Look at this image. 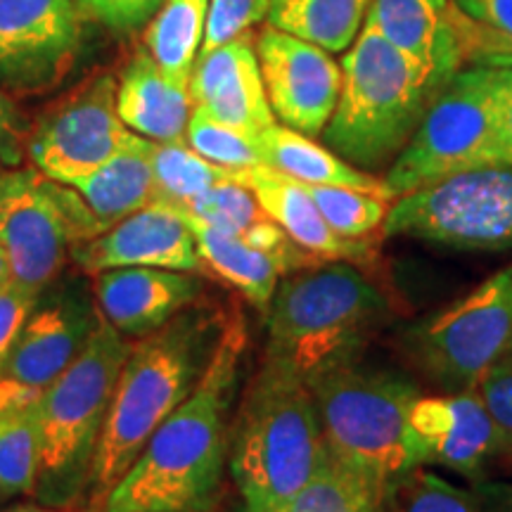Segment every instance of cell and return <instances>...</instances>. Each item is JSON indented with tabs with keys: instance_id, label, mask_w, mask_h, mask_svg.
Returning a JSON list of instances; mask_svg holds the SVG:
<instances>
[{
	"instance_id": "obj_1",
	"label": "cell",
	"mask_w": 512,
	"mask_h": 512,
	"mask_svg": "<svg viewBox=\"0 0 512 512\" xmlns=\"http://www.w3.org/2000/svg\"><path fill=\"white\" fill-rule=\"evenodd\" d=\"M247 328L228 318L197 387L166 418L131 470L105 501V510L207 512L226 465L228 413L238 392Z\"/></svg>"
},
{
	"instance_id": "obj_2",
	"label": "cell",
	"mask_w": 512,
	"mask_h": 512,
	"mask_svg": "<svg viewBox=\"0 0 512 512\" xmlns=\"http://www.w3.org/2000/svg\"><path fill=\"white\" fill-rule=\"evenodd\" d=\"M226 323L221 309L195 302L164 328L131 344L93 463V508L105 510L110 491L140 458L157 427L192 394Z\"/></svg>"
},
{
	"instance_id": "obj_3",
	"label": "cell",
	"mask_w": 512,
	"mask_h": 512,
	"mask_svg": "<svg viewBox=\"0 0 512 512\" xmlns=\"http://www.w3.org/2000/svg\"><path fill=\"white\" fill-rule=\"evenodd\" d=\"M330 460L306 380L266 358L235 418L230 472L247 512H266L302 491Z\"/></svg>"
},
{
	"instance_id": "obj_4",
	"label": "cell",
	"mask_w": 512,
	"mask_h": 512,
	"mask_svg": "<svg viewBox=\"0 0 512 512\" xmlns=\"http://www.w3.org/2000/svg\"><path fill=\"white\" fill-rule=\"evenodd\" d=\"M342 91L323 128V143L358 169L389 166L448 79L411 60L377 31L363 27L342 53Z\"/></svg>"
},
{
	"instance_id": "obj_5",
	"label": "cell",
	"mask_w": 512,
	"mask_h": 512,
	"mask_svg": "<svg viewBox=\"0 0 512 512\" xmlns=\"http://www.w3.org/2000/svg\"><path fill=\"white\" fill-rule=\"evenodd\" d=\"M316 401L330 458L380 501L384 489L413 470L408 411L422 394L401 370L356 354L306 380Z\"/></svg>"
},
{
	"instance_id": "obj_6",
	"label": "cell",
	"mask_w": 512,
	"mask_h": 512,
	"mask_svg": "<svg viewBox=\"0 0 512 512\" xmlns=\"http://www.w3.org/2000/svg\"><path fill=\"white\" fill-rule=\"evenodd\" d=\"M387 316L382 292L354 264L328 261L285 275L266 309V358L309 380L363 354Z\"/></svg>"
},
{
	"instance_id": "obj_7",
	"label": "cell",
	"mask_w": 512,
	"mask_h": 512,
	"mask_svg": "<svg viewBox=\"0 0 512 512\" xmlns=\"http://www.w3.org/2000/svg\"><path fill=\"white\" fill-rule=\"evenodd\" d=\"M131 342L100 318L86 349L34 401L41 472L34 494L64 508L91 489L93 463Z\"/></svg>"
},
{
	"instance_id": "obj_8",
	"label": "cell",
	"mask_w": 512,
	"mask_h": 512,
	"mask_svg": "<svg viewBox=\"0 0 512 512\" xmlns=\"http://www.w3.org/2000/svg\"><path fill=\"white\" fill-rule=\"evenodd\" d=\"M498 83L501 67L494 64H470L444 83L413 138L384 171V188L394 200L441 178L503 164Z\"/></svg>"
},
{
	"instance_id": "obj_9",
	"label": "cell",
	"mask_w": 512,
	"mask_h": 512,
	"mask_svg": "<svg viewBox=\"0 0 512 512\" xmlns=\"http://www.w3.org/2000/svg\"><path fill=\"white\" fill-rule=\"evenodd\" d=\"M512 347V264L401 335V351L444 392L475 389Z\"/></svg>"
},
{
	"instance_id": "obj_10",
	"label": "cell",
	"mask_w": 512,
	"mask_h": 512,
	"mask_svg": "<svg viewBox=\"0 0 512 512\" xmlns=\"http://www.w3.org/2000/svg\"><path fill=\"white\" fill-rule=\"evenodd\" d=\"M102 230L72 185L43 171L0 169V247L12 280L41 292L72 256V249Z\"/></svg>"
},
{
	"instance_id": "obj_11",
	"label": "cell",
	"mask_w": 512,
	"mask_h": 512,
	"mask_svg": "<svg viewBox=\"0 0 512 512\" xmlns=\"http://www.w3.org/2000/svg\"><path fill=\"white\" fill-rule=\"evenodd\" d=\"M382 233L470 252L510 249L512 164L479 166L396 197Z\"/></svg>"
},
{
	"instance_id": "obj_12",
	"label": "cell",
	"mask_w": 512,
	"mask_h": 512,
	"mask_svg": "<svg viewBox=\"0 0 512 512\" xmlns=\"http://www.w3.org/2000/svg\"><path fill=\"white\" fill-rule=\"evenodd\" d=\"M93 294L79 278L53 280L38 292L0 366V411L31 406L81 356L102 318Z\"/></svg>"
},
{
	"instance_id": "obj_13",
	"label": "cell",
	"mask_w": 512,
	"mask_h": 512,
	"mask_svg": "<svg viewBox=\"0 0 512 512\" xmlns=\"http://www.w3.org/2000/svg\"><path fill=\"white\" fill-rule=\"evenodd\" d=\"M81 0H0V88L36 93L69 74L83 46Z\"/></svg>"
},
{
	"instance_id": "obj_14",
	"label": "cell",
	"mask_w": 512,
	"mask_h": 512,
	"mask_svg": "<svg viewBox=\"0 0 512 512\" xmlns=\"http://www.w3.org/2000/svg\"><path fill=\"white\" fill-rule=\"evenodd\" d=\"M133 138L136 133L117 112V81L100 76L38 124L29 155L48 178L74 185L100 169Z\"/></svg>"
},
{
	"instance_id": "obj_15",
	"label": "cell",
	"mask_w": 512,
	"mask_h": 512,
	"mask_svg": "<svg viewBox=\"0 0 512 512\" xmlns=\"http://www.w3.org/2000/svg\"><path fill=\"white\" fill-rule=\"evenodd\" d=\"M275 121L320 136L342 91V64L316 43L266 24L254 38Z\"/></svg>"
},
{
	"instance_id": "obj_16",
	"label": "cell",
	"mask_w": 512,
	"mask_h": 512,
	"mask_svg": "<svg viewBox=\"0 0 512 512\" xmlns=\"http://www.w3.org/2000/svg\"><path fill=\"white\" fill-rule=\"evenodd\" d=\"M408 446L413 463L437 465L470 479L486 477L501 456V434L475 389L420 394L408 411Z\"/></svg>"
},
{
	"instance_id": "obj_17",
	"label": "cell",
	"mask_w": 512,
	"mask_h": 512,
	"mask_svg": "<svg viewBox=\"0 0 512 512\" xmlns=\"http://www.w3.org/2000/svg\"><path fill=\"white\" fill-rule=\"evenodd\" d=\"M81 271L102 273L110 268H169V271L204 273L197 242L181 209L152 202L105 233L72 249Z\"/></svg>"
},
{
	"instance_id": "obj_18",
	"label": "cell",
	"mask_w": 512,
	"mask_h": 512,
	"mask_svg": "<svg viewBox=\"0 0 512 512\" xmlns=\"http://www.w3.org/2000/svg\"><path fill=\"white\" fill-rule=\"evenodd\" d=\"M95 299L114 330L140 339L200 302L204 280L169 268H110L95 275Z\"/></svg>"
},
{
	"instance_id": "obj_19",
	"label": "cell",
	"mask_w": 512,
	"mask_h": 512,
	"mask_svg": "<svg viewBox=\"0 0 512 512\" xmlns=\"http://www.w3.org/2000/svg\"><path fill=\"white\" fill-rule=\"evenodd\" d=\"M188 93L192 107H202L223 124L254 136L275 124L252 34L200 53L192 67Z\"/></svg>"
},
{
	"instance_id": "obj_20",
	"label": "cell",
	"mask_w": 512,
	"mask_h": 512,
	"mask_svg": "<svg viewBox=\"0 0 512 512\" xmlns=\"http://www.w3.org/2000/svg\"><path fill=\"white\" fill-rule=\"evenodd\" d=\"M366 27L441 79L470 64L467 22L451 0H373Z\"/></svg>"
},
{
	"instance_id": "obj_21",
	"label": "cell",
	"mask_w": 512,
	"mask_h": 512,
	"mask_svg": "<svg viewBox=\"0 0 512 512\" xmlns=\"http://www.w3.org/2000/svg\"><path fill=\"white\" fill-rule=\"evenodd\" d=\"M245 185L254 192L268 219L278 223L299 247L318 261H347L356 266L370 264L375 259V242L370 238H339L323 219L304 183L259 164L245 171Z\"/></svg>"
},
{
	"instance_id": "obj_22",
	"label": "cell",
	"mask_w": 512,
	"mask_h": 512,
	"mask_svg": "<svg viewBox=\"0 0 512 512\" xmlns=\"http://www.w3.org/2000/svg\"><path fill=\"white\" fill-rule=\"evenodd\" d=\"M117 112L136 136L155 143H171L185 140L192 100L188 86L169 79L155 57L143 48L121 69Z\"/></svg>"
},
{
	"instance_id": "obj_23",
	"label": "cell",
	"mask_w": 512,
	"mask_h": 512,
	"mask_svg": "<svg viewBox=\"0 0 512 512\" xmlns=\"http://www.w3.org/2000/svg\"><path fill=\"white\" fill-rule=\"evenodd\" d=\"M150 150L152 140L136 136L112 159H107L100 169L72 185L86 202V207L91 209L102 233L157 202Z\"/></svg>"
},
{
	"instance_id": "obj_24",
	"label": "cell",
	"mask_w": 512,
	"mask_h": 512,
	"mask_svg": "<svg viewBox=\"0 0 512 512\" xmlns=\"http://www.w3.org/2000/svg\"><path fill=\"white\" fill-rule=\"evenodd\" d=\"M259 150L264 166L278 174L290 176L304 185H337V188H356L389 197L382 178L349 164L328 145H320L311 136L294 131L275 121L259 133Z\"/></svg>"
},
{
	"instance_id": "obj_25",
	"label": "cell",
	"mask_w": 512,
	"mask_h": 512,
	"mask_svg": "<svg viewBox=\"0 0 512 512\" xmlns=\"http://www.w3.org/2000/svg\"><path fill=\"white\" fill-rule=\"evenodd\" d=\"M185 221L195 235L204 273L216 275L226 285L235 287L249 304L266 313L280 278H285L278 261L271 254L247 245L238 235L221 233L200 221Z\"/></svg>"
},
{
	"instance_id": "obj_26",
	"label": "cell",
	"mask_w": 512,
	"mask_h": 512,
	"mask_svg": "<svg viewBox=\"0 0 512 512\" xmlns=\"http://www.w3.org/2000/svg\"><path fill=\"white\" fill-rule=\"evenodd\" d=\"M373 0H271L266 22L332 55H342L366 27Z\"/></svg>"
},
{
	"instance_id": "obj_27",
	"label": "cell",
	"mask_w": 512,
	"mask_h": 512,
	"mask_svg": "<svg viewBox=\"0 0 512 512\" xmlns=\"http://www.w3.org/2000/svg\"><path fill=\"white\" fill-rule=\"evenodd\" d=\"M209 0H164L157 15L147 22L145 50L155 57L162 72L188 86L192 67L200 57L207 31Z\"/></svg>"
},
{
	"instance_id": "obj_28",
	"label": "cell",
	"mask_w": 512,
	"mask_h": 512,
	"mask_svg": "<svg viewBox=\"0 0 512 512\" xmlns=\"http://www.w3.org/2000/svg\"><path fill=\"white\" fill-rule=\"evenodd\" d=\"M152 171L157 183V202L171 207H183L209 188L230 181H245V171L226 169L188 145V140H171V143H155L152 140Z\"/></svg>"
},
{
	"instance_id": "obj_29",
	"label": "cell",
	"mask_w": 512,
	"mask_h": 512,
	"mask_svg": "<svg viewBox=\"0 0 512 512\" xmlns=\"http://www.w3.org/2000/svg\"><path fill=\"white\" fill-rule=\"evenodd\" d=\"M41 472V434L34 403L0 411V496L34 494Z\"/></svg>"
},
{
	"instance_id": "obj_30",
	"label": "cell",
	"mask_w": 512,
	"mask_h": 512,
	"mask_svg": "<svg viewBox=\"0 0 512 512\" xmlns=\"http://www.w3.org/2000/svg\"><path fill=\"white\" fill-rule=\"evenodd\" d=\"M377 512H482L475 491L448 482L430 467L403 472L384 489Z\"/></svg>"
},
{
	"instance_id": "obj_31",
	"label": "cell",
	"mask_w": 512,
	"mask_h": 512,
	"mask_svg": "<svg viewBox=\"0 0 512 512\" xmlns=\"http://www.w3.org/2000/svg\"><path fill=\"white\" fill-rule=\"evenodd\" d=\"M313 202L335 230L339 238L368 240L382 230L392 202L389 197L356 188H337V185H306Z\"/></svg>"
},
{
	"instance_id": "obj_32",
	"label": "cell",
	"mask_w": 512,
	"mask_h": 512,
	"mask_svg": "<svg viewBox=\"0 0 512 512\" xmlns=\"http://www.w3.org/2000/svg\"><path fill=\"white\" fill-rule=\"evenodd\" d=\"M377 505L373 491L330 458L302 491L266 512H377Z\"/></svg>"
},
{
	"instance_id": "obj_33",
	"label": "cell",
	"mask_w": 512,
	"mask_h": 512,
	"mask_svg": "<svg viewBox=\"0 0 512 512\" xmlns=\"http://www.w3.org/2000/svg\"><path fill=\"white\" fill-rule=\"evenodd\" d=\"M185 140L195 152H200L209 162L226 166V169L245 171L261 162L259 136L240 131V128L223 124L202 107H192Z\"/></svg>"
},
{
	"instance_id": "obj_34",
	"label": "cell",
	"mask_w": 512,
	"mask_h": 512,
	"mask_svg": "<svg viewBox=\"0 0 512 512\" xmlns=\"http://www.w3.org/2000/svg\"><path fill=\"white\" fill-rule=\"evenodd\" d=\"M178 209H181L185 219L200 221L204 226L216 228L228 235H238V238H242L256 221L266 216L245 181L214 185V188L202 192L195 200H190Z\"/></svg>"
},
{
	"instance_id": "obj_35",
	"label": "cell",
	"mask_w": 512,
	"mask_h": 512,
	"mask_svg": "<svg viewBox=\"0 0 512 512\" xmlns=\"http://www.w3.org/2000/svg\"><path fill=\"white\" fill-rule=\"evenodd\" d=\"M268 8L271 0H209L207 31L200 53L252 34L254 27L268 19Z\"/></svg>"
},
{
	"instance_id": "obj_36",
	"label": "cell",
	"mask_w": 512,
	"mask_h": 512,
	"mask_svg": "<svg viewBox=\"0 0 512 512\" xmlns=\"http://www.w3.org/2000/svg\"><path fill=\"white\" fill-rule=\"evenodd\" d=\"M475 392L501 434V456H508L512 453V347L479 377Z\"/></svg>"
},
{
	"instance_id": "obj_37",
	"label": "cell",
	"mask_w": 512,
	"mask_h": 512,
	"mask_svg": "<svg viewBox=\"0 0 512 512\" xmlns=\"http://www.w3.org/2000/svg\"><path fill=\"white\" fill-rule=\"evenodd\" d=\"M479 38L512 46V0H451Z\"/></svg>"
},
{
	"instance_id": "obj_38",
	"label": "cell",
	"mask_w": 512,
	"mask_h": 512,
	"mask_svg": "<svg viewBox=\"0 0 512 512\" xmlns=\"http://www.w3.org/2000/svg\"><path fill=\"white\" fill-rule=\"evenodd\" d=\"M86 12L114 31H133L145 27L164 0H81Z\"/></svg>"
},
{
	"instance_id": "obj_39",
	"label": "cell",
	"mask_w": 512,
	"mask_h": 512,
	"mask_svg": "<svg viewBox=\"0 0 512 512\" xmlns=\"http://www.w3.org/2000/svg\"><path fill=\"white\" fill-rule=\"evenodd\" d=\"M38 292L29 287L19 285L17 280H10L8 285L0 290V366L8 358L12 344L22 330L24 320L34 309Z\"/></svg>"
},
{
	"instance_id": "obj_40",
	"label": "cell",
	"mask_w": 512,
	"mask_h": 512,
	"mask_svg": "<svg viewBox=\"0 0 512 512\" xmlns=\"http://www.w3.org/2000/svg\"><path fill=\"white\" fill-rule=\"evenodd\" d=\"M498 140L503 164H512V67H501L498 83Z\"/></svg>"
},
{
	"instance_id": "obj_41",
	"label": "cell",
	"mask_w": 512,
	"mask_h": 512,
	"mask_svg": "<svg viewBox=\"0 0 512 512\" xmlns=\"http://www.w3.org/2000/svg\"><path fill=\"white\" fill-rule=\"evenodd\" d=\"M482 512H512V479H479L472 484Z\"/></svg>"
},
{
	"instance_id": "obj_42",
	"label": "cell",
	"mask_w": 512,
	"mask_h": 512,
	"mask_svg": "<svg viewBox=\"0 0 512 512\" xmlns=\"http://www.w3.org/2000/svg\"><path fill=\"white\" fill-rule=\"evenodd\" d=\"M17 136V110L3 88H0V164L10 166L19 162Z\"/></svg>"
},
{
	"instance_id": "obj_43",
	"label": "cell",
	"mask_w": 512,
	"mask_h": 512,
	"mask_svg": "<svg viewBox=\"0 0 512 512\" xmlns=\"http://www.w3.org/2000/svg\"><path fill=\"white\" fill-rule=\"evenodd\" d=\"M10 280H12V268H10L8 254H5L3 247H0V290H3Z\"/></svg>"
},
{
	"instance_id": "obj_44",
	"label": "cell",
	"mask_w": 512,
	"mask_h": 512,
	"mask_svg": "<svg viewBox=\"0 0 512 512\" xmlns=\"http://www.w3.org/2000/svg\"><path fill=\"white\" fill-rule=\"evenodd\" d=\"M38 512H102L100 508H88V510H74V508H38Z\"/></svg>"
},
{
	"instance_id": "obj_45",
	"label": "cell",
	"mask_w": 512,
	"mask_h": 512,
	"mask_svg": "<svg viewBox=\"0 0 512 512\" xmlns=\"http://www.w3.org/2000/svg\"><path fill=\"white\" fill-rule=\"evenodd\" d=\"M3 512H38V505H31V503H22V505H12V508L3 510Z\"/></svg>"
},
{
	"instance_id": "obj_46",
	"label": "cell",
	"mask_w": 512,
	"mask_h": 512,
	"mask_svg": "<svg viewBox=\"0 0 512 512\" xmlns=\"http://www.w3.org/2000/svg\"><path fill=\"white\" fill-rule=\"evenodd\" d=\"M496 463L503 465V467H510V470H512V453H508V456H501L496 460Z\"/></svg>"
},
{
	"instance_id": "obj_47",
	"label": "cell",
	"mask_w": 512,
	"mask_h": 512,
	"mask_svg": "<svg viewBox=\"0 0 512 512\" xmlns=\"http://www.w3.org/2000/svg\"><path fill=\"white\" fill-rule=\"evenodd\" d=\"M102 512H107V510H102ZM112 512H152V510H112Z\"/></svg>"
}]
</instances>
